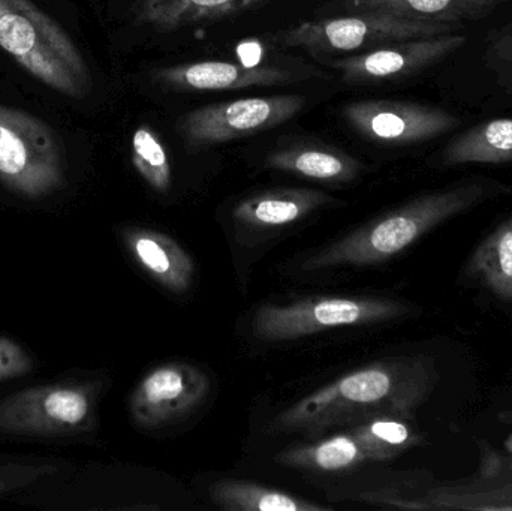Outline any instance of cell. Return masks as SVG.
Listing matches in <instances>:
<instances>
[{"mask_svg":"<svg viewBox=\"0 0 512 511\" xmlns=\"http://www.w3.org/2000/svg\"><path fill=\"white\" fill-rule=\"evenodd\" d=\"M439 381L438 365L429 354L379 360L295 402L276 417L273 429L316 435L379 414L414 419Z\"/></svg>","mask_w":512,"mask_h":511,"instance_id":"obj_1","label":"cell"},{"mask_svg":"<svg viewBox=\"0 0 512 511\" xmlns=\"http://www.w3.org/2000/svg\"><path fill=\"white\" fill-rule=\"evenodd\" d=\"M505 195H512V185L489 177H472L426 192L307 258L301 269L318 272L330 267L385 263L445 222Z\"/></svg>","mask_w":512,"mask_h":511,"instance_id":"obj_2","label":"cell"},{"mask_svg":"<svg viewBox=\"0 0 512 511\" xmlns=\"http://www.w3.org/2000/svg\"><path fill=\"white\" fill-rule=\"evenodd\" d=\"M0 48L66 98L92 92L89 66L71 36L30 0H0Z\"/></svg>","mask_w":512,"mask_h":511,"instance_id":"obj_3","label":"cell"},{"mask_svg":"<svg viewBox=\"0 0 512 511\" xmlns=\"http://www.w3.org/2000/svg\"><path fill=\"white\" fill-rule=\"evenodd\" d=\"M0 183L18 197L44 200L66 186L62 141L44 120L0 105Z\"/></svg>","mask_w":512,"mask_h":511,"instance_id":"obj_4","label":"cell"},{"mask_svg":"<svg viewBox=\"0 0 512 511\" xmlns=\"http://www.w3.org/2000/svg\"><path fill=\"white\" fill-rule=\"evenodd\" d=\"M99 387L93 381H59L27 387L0 399V435L77 437L95 428Z\"/></svg>","mask_w":512,"mask_h":511,"instance_id":"obj_5","label":"cell"},{"mask_svg":"<svg viewBox=\"0 0 512 511\" xmlns=\"http://www.w3.org/2000/svg\"><path fill=\"white\" fill-rule=\"evenodd\" d=\"M412 308L385 297H313L291 305H264L255 312L252 333L259 341L288 342L348 326L387 323Z\"/></svg>","mask_w":512,"mask_h":511,"instance_id":"obj_6","label":"cell"},{"mask_svg":"<svg viewBox=\"0 0 512 511\" xmlns=\"http://www.w3.org/2000/svg\"><path fill=\"white\" fill-rule=\"evenodd\" d=\"M462 26L439 21L415 20L387 12H352L345 17L303 21L276 38L286 47L310 54L349 53L370 50L409 39L432 38L454 33Z\"/></svg>","mask_w":512,"mask_h":511,"instance_id":"obj_7","label":"cell"},{"mask_svg":"<svg viewBox=\"0 0 512 511\" xmlns=\"http://www.w3.org/2000/svg\"><path fill=\"white\" fill-rule=\"evenodd\" d=\"M306 105L301 95L256 96L204 105L180 117V137L194 147L218 146L283 125Z\"/></svg>","mask_w":512,"mask_h":511,"instance_id":"obj_8","label":"cell"},{"mask_svg":"<svg viewBox=\"0 0 512 511\" xmlns=\"http://www.w3.org/2000/svg\"><path fill=\"white\" fill-rule=\"evenodd\" d=\"M342 114L360 137L384 146L426 143L460 125L459 117L444 108L391 99L349 102Z\"/></svg>","mask_w":512,"mask_h":511,"instance_id":"obj_9","label":"cell"},{"mask_svg":"<svg viewBox=\"0 0 512 511\" xmlns=\"http://www.w3.org/2000/svg\"><path fill=\"white\" fill-rule=\"evenodd\" d=\"M478 470L462 479L429 486L421 497L408 498L399 507L414 510H512V447L498 449L477 441Z\"/></svg>","mask_w":512,"mask_h":511,"instance_id":"obj_10","label":"cell"},{"mask_svg":"<svg viewBox=\"0 0 512 511\" xmlns=\"http://www.w3.org/2000/svg\"><path fill=\"white\" fill-rule=\"evenodd\" d=\"M466 44V36L447 33L370 48L357 56L328 60V65L339 71L346 83L399 80L442 62Z\"/></svg>","mask_w":512,"mask_h":511,"instance_id":"obj_11","label":"cell"},{"mask_svg":"<svg viewBox=\"0 0 512 511\" xmlns=\"http://www.w3.org/2000/svg\"><path fill=\"white\" fill-rule=\"evenodd\" d=\"M210 380L197 366L167 363L140 381L129 401L132 420L141 429H158L188 416L206 399Z\"/></svg>","mask_w":512,"mask_h":511,"instance_id":"obj_12","label":"cell"},{"mask_svg":"<svg viewBox=\"0 0 512 511\" xmlns=\"http://www.w3.org/2000/svg\"><path fill=\"white\" fill-rule=\"evenodd\" d=\"M318 72L294 71L280 66L245 65L225 60H201L155 69L153 80L159 86L183 92H219V90L271 87L306 80Z\"/></svg>","mask_w":512,"mask_h":511,"instance_id":"obj_13","label":"cell"},{"mask_svg":"<svg viewBox=\"0 0 512 511\" xmlns=\"http://www.w3.org/2000/svg\"><path fill=\"white\" fill-rule=\"evenodd\" d=\"M122 240L132 260L161 287L183 294L192 287L195 263L191 255L173 237L147 228L129 227Z\"/></svg>","mask_w":512,"mask_h":511,"instance_id":"obj_14","label":"cell"},{"mask_svg":"<svg viewBox=\"0 0 512 511\" xmlns=\"http://www.w3.org/2000/svg\"><path fill=\"white\" fill-rule=\"evenodd\" d=\"M265 168L324 183H351L363 173L354 156L321 141H300L268 153Z\"/></svg>","mask_w":512,"mask_h":511,"instance_id":"obj_15","label":"cell"},{"mask_svg":"<svg viewBox=\"0 0 512 511\" xmlns=\"http://www.w3.org/2000/svg\"><path fill=\"white\" fill-rule=\"evenodd\" d=\"M334 198L315 189H271L240 201L233 216L252 230H273L295 224Z\"/></svg>","mask_w":512,"mask_h":511,"instance_id":"obj_16","label":"cell"},{"mask_svg":"<svg viewBox=\"0 0 512 511\" xmlns=\"http://www.w3.org/2000/svg\"><path fill=\"white\" fill-rule=\"evenodd\" d=\"M270 0H138L137 17L159 32H174L203 21L221 20Z\"/></svg>","mask_w":512,"mask_h":511,"instance_id":"obj_17","label":"cell"},{"mask_svg":"<svg viewBox=\"0 0 512 511\" xmlns=\"http://www.w3.org/2000/svg\"><path fill=\"white\" fill-rule=\"evenodd\" d=\"M442 167L512 164V117L486 120L448 141L438 158Z\"/></svg>","mask_w":512,"mask_h":511,"instance_id":"obj_18","label":"cell"},{"mask_svg":"<svg viewBox=\"0 0 512 511\" xmlns=\"http://www.w3.org/2000/svg\"><path fill=\"white\" fill-rule=\"evenodd\" d=\"M505 0H340L352 12H387L415 20L439 21L462 26L465 21L481 20Z\"/></svg>","mask_w":512,"mask_h":511,"instance_id":"obj_19","label":"cell"},{"mask_svg":"<svg viewBox=\"0 0 512 511\" xmlns=\"http://www.w3.org/2000/svg\"><path fill=\"white\" fill-rule=\"evenodd\" d=\"M465 275L499 300L512 303V215L478 243Z\"/></svg>","mask_w":512,"mask_h":511,"instance_id":"obj_20","label":"cell"},{"mask_svg":"<svg viewBox=\"0 0 512 511\" xmlns=\"http://www.w3.org/2000/svg\"><path fill=\"white\" fill-rule=\"evenodd\" d=\"M276 461L285 467L324 473L351 470L375 462L369 450L348 429L316 443L300 444L283 450Z\"/></svg>","mask_w":512,"mask_h":511,"instance_id":"obj_21","label":"cell"},{"mask_svg":"<svg viewBox=\"0 0 512 511\" xmlns=\"http://www.w3.org/2000/svg\"><path fill=\"white\" fill-rule=\"evenodd\" d=\"M345 429L369 450L375 462L391 461L426 441L412 419L391 414L366 417Z\"/></svg>","mask_w":512,"mask_h":511,"instance_id":"obj_22","label":"cell"},{"mask_svg":"<svg viewBox=\"0 0 512 511\" xmlns=\"http://www.w3.org/2000/svg\"><path fill=\"white\" fill-rule=\"evenodd\" d=\"M213 503L228 511H327L330 507L310 503L270 486L243 480H222L210 489Z\"/></svg>","mask_w":512,"mask_h":511,"instance_id":"obj_23","label":"cell"},{"mask_svg":"<svg viewBox=\"0 0 512 511\" xmlns=\"http://www.w3.org/2000/svg\"><path fill=\"white\" fill-rule=\"evenodd\" d=\"M132 165L147 185L158 192L167 194L173 182V168L170 156L158 135L150 126L141 125L132 135Z\"/></svg>","mask_w":512,"mask_h":511,"instance_id":"obj_24","label":"cell"},{"mask_svg":"<svg viewBox=\"0 0 512 511\" xmlns=\"http://www.w3.org/2000/svg\"><path fill=\"white\" fill-rule=\"evenodd\" d=\"M57 473L50 462H0V497L29 488Z\"/></svg>","mask_w":512,"mask_h":511,"instance_id":"obj_25","label":"cell"},{"mask_svg":"<svg viewBox=\"0 0 512 511\" xmlns=\"http://www.w3.org/2000/svg\"><path fill=\"white\" fill-rule=\"evenodd\" d=\"M35 368V357L23 344L9 336H0V383L26 377Z\"/></svg>","mask_w":512,"mask_h":511,"instance_id":"obj_26","label":"cell"},{"mask_svg":"<svg viewBox=\"0 0 512 511\" xmlns=\"http://www.w3.org/2000/svg\"><path fill=\"white\" fill-rule=\"evenodd\" d=\"M489 54L498 62L512 65V21L492 36Z\"/></svg>","mask_w":512,"mask_h":511,"instance_id":"obj_27","label":"cell"},{"mask_svg":"<svg viewBox=\"0 0 512 511\" xmlns=\"http://www.w3.org/2000/svg\"><path fill=\"white\" fill-rule=\"evenodd\" d=\"M496 419H498V422L502 423V425L510 426V428H512V408L499 411V413L496 414Z\"/></svg>","mask_w":512,"mask_h":511,"instance_id":"obj_28","label":"cell"},{"mask_svg":"<svg viewBox=\"0 0 512 511\" xmlns=\"http://www.w3.org/2000/svg\"><path fill=\"white\" fill-rule=\"evenodd\" d=\"M508 92H510L512 95V83L510 84V87H508Z\"/></svg>","mask_w":512,"mask_h":511,"instance_id":"obj_29","label":"cell"}]
</instances>
